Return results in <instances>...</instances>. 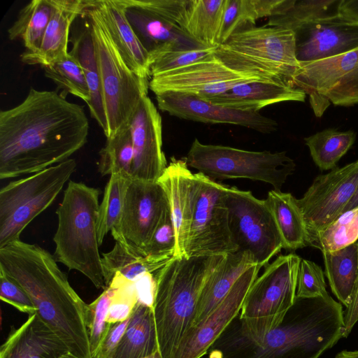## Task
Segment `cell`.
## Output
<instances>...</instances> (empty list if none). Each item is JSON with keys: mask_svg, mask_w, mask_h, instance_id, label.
<instances>
[{"mask_svg": "<svg viewBox=\"0 0 358 358\" xmlns=\"http://www.w3.org/2000/svg\"><path fill=\"white\" fill-rule=\"evenodd\" d=\"M83 108L57 91L31 88L17 106L0 111V179L30 175L68 159L87 142Z\"/></svg>", "mask_w": 358, "mask_h": 358, "instance_id": "6da1fadb", "label": "cell"}, {"mask_svg": "<svg viewBox=\"0 0 358 358\" xmlns=\"http://www.w3.org/2000/svg\"><path fill=\"white\" fill-rule=\"evenodd\" d=\"M57 262L46 250L21 240L0 248V270L25 289L39 317L60 337L70 353L92 358L88 304L75 292Z\"/></svg>", "mask_w": 358, "mask_h": 358, "instance_id": "7a4b0ae2", "label": "cell"}, {"mask_svg": "<svg viewBox=\"0 0 358 358\" xmlns=\"http://www.w3.org/2000/svg\"><path fill=\"white\" fill-rule=\"evenodd\" d=\"M344 334V311L328 294L296 298L282 323L252 342L230 324L212 348L223 358H318Z\"/></svg>", "mask_w": 358, "mask_h": 358, "instance_id": "3957f363", "label": "cell"}, {"mask_svg": "<svg viewBox=\"0 0 358 358\" xmlns=\"http://www.w3.org/2000/svg\"><path fill=\"white\" fill-rule=\"evenodd\" d=\"M225 256L173 257L157 271L152 309L162 358L173 357L193 327L204 284Z\"/></svg>", "mask_w": 358, "mask_h": 358, "instance_id": "277c9868", "label": "cell"}, {"mask_svg": "<svg viewBox=\"0 0 358 358\" xmlns=\"http://www.w3.org/2000/svg\"><path fill=\"white\" fill-rule=\"evenodd\" d=\"M100 191L69 181L56 214L55 257L69 270H76L97 289L106 288L99 252L97 221Z\"/></svg>", "mask_w": 358, "mask_h": 358, "instance_id": "5b68a950", "label": "cell"}, {"mask_svg": "<svg viewBox=\"0 0 358 358\" xmlns=\"http://www.w3.org/2000/svg\"><path fill=\"white\" fill-rule=\"evenodd\" d=\"M81 15L92 36L107 120L106 138L127 126L142 98L148 95V80L128 66L113 42L95 0H85Z\"/></svg>", "mask_w": 358, "mask_h": 358, "instance_id": "8992f818", "label": "cell"}, {"mask_svg": "<svg viewBox=\"0 0 358 358\" xmlns=\"http://www.w3.org/2000/svg\"><path fill=\"white\" fill-rule=\"evenodd\" d=\"M214 54L234 71L289 85L300 65L294 31L277 27L251 26L237 31L217 46Z\"/></svg>", "mask_w": 358, "mask_h": 358, "instance_id": "52a82bcc", "label": "cell"}, {"mask_svg": "<svg viewBox=\"0 0 358 358\" xmlns=\"http://www.w3.org/2000/svg\"><path fill=\"white\" fill-rule=\"evenodd\" d=\"M301 258L290 253L268 264L250 287L236 327L250 341L262 340L277 328L296 300Z\"/></svg>", "mask_w": 358, "mask_h": 358, "instance_id": "ba28073f", "label": "cell"}, {"mask_svg": "<svg viewBox=\"0 0 358 358\" xmlns=\"http://www.w3.org/2000/svg\"><path fill=\"white\" fill-rule=\"evenodd\" d=\"M76 166L69 158L1 187L0 248L20 240L23 230L53 203Z\"/></svg>", "mask_w": 358, "mask_h": 358, "instance_id": "9c48e42d", "label": "cell"}, {"mask_svg": "<svg viewBox=\"0 0 358 358\" xmlns=\"http://www.w3.org/2000/svg\"><path fill=\"white\" fill-rule=\"evenodd\" d=\"M189 167L210 178H248L280 190L296 164L285 151H249L221 145L203 144L195 138L185 157Z\"/></svg>", "mask_w": 358, "mask_h": 358, "instance_id": "30bf717a", "label": "cell"}, {"mask_svg": "<svg viewBox=\"0 0 358 358\" xmlns=\"http://www.w3.org/2000/svg\"><path fill=\"white\" fill-rule=\"evenodd\" d=\"M227 206L230 235L237 251L248 252L257 265L266 266L283 249V243L265 201L250 191L227 187Z\"/></svg>", "mask_w": 358, "mask_h": 358, "instance_id": "8fae6325", "label": "cell"}, {"mask_svg": "<svg viewBox=\"0 0 358 358\" xmlns=\"http://www.w3.org/2000/svg\"><path fill=\"white\" fill-rule=\"evenodd\" d=\"M291 85L308 94L317 117L331 103L341 106L358 103V48L333 57L300 62Z\"/></svg>", "mask_w": 358, "mask_h": 358, "instance_id": "7c38bea8", "label": "cell"}, {"mask_svg": "<svg viewBox=\"0 0 358 358\" xmlns=\"http://www.w3.org/2000/svg\"><path fill=\"white\" fill-rule=\"evenodd\" d=\"M195 177L196 199L185 257L227 255L236 252L229 228L228 186L199 172Z\"/></svg>", "mask_w": 358, "mask_h": 358, "instance_id": "4fadbf2b", "label": "cell"}, {"mask_svg": "<svg viewBox=\"0 0 358 358\" xmlns=\"http://www.w3.org/2000/svg\"><path fill=\"white\" fill-rule=\"evenodd\" d=\"M169 210L166 194L157 181L131 179L120 220L111 235L130 252L145 256V246Z\"/></svg>", "mask_w": 358, "mask_h": 358, "instance_id": "5bb4252c", "label": "cell"}, {"mask_svg": "<svg viewBox=\"0 0 358 358\" xmlns=\"http://www.w3.org/2000/svg\"><path fill=\"white\" fill-rule=\"evenodd\" d=\"M358 189V159L317 176L297 204L310 243L317 234L345 211Z\"/></svg>", "mask_w": 358, "mask_h": 358, "instance_id": "9a60e30c", "label": "cell"}, {"mask_svg": "<svg viewBox=\"0 0 358 358\" xmlns=\"http://www.w3.org/2000/svg\"><path fill=\"white\" fill-rule=\"evenodd\" d=\"M255 80L267 81L229 69L213 53L184 67L152 76L149 88L155 95L172 92L207 99L226 92L238 83Z\"/></svg>", "mask_w": 358, "mask_h": 358, "instance_id": "2e32d148", "label": "cell"}, {"mask_svg": "<svg viewBox=\"0 0 358 358\" xmlns=\"http://www.w3.org/2000/svg\"><path fill=\"white\" fill-rule=\"evenodd\" d=\"M261 268L254 264L240 276L206 319L186 334L172 358H201L207 353L239 315L248 289Z\"/></svg>", "mask_w": 358, "mask_h": 358, "instance_id": "e0dca14e", "label": "cell"}, {"mask_svg": "<svg viewBox=\"0 0 358 358\" xmlns=\"http://www.w3.org/2000/svg\"><path fill=\"white\" fill-rule=\"evenodd\" d=\"M134 157L131 179L156 182L167 167L162 150V122L156 106L144 96L129 122Z\"/></svg>", "mask_w": 358, "mask_h": 358, "instance_id": "ac0fdd59", "label": "cell"}, {"mask_svg": "<svg viewBox=\"0 0 358 358\" xmlns=\"http://www.w3.org/2000/svg\"><path fill=\"white\" fill-rule=\"evenodd\" d=\"M155 96L161 110L180 119L206 124H236L263 134L278 129L275 120L259 112L224 107L188 94L169 92Z\"/></svg>", "mask_w": 358, "mask_h": 358, "instance_id": "d6986e66", "label": "cell"}, {"mask_svg": "<svg viewBox=\"0 0 358 358\" xmlns=\"http://www.w3.org/2000/svg\"><path fill=\"white\" fill-rule=\"evenodd\" d=\"M294 33L299 62L333 57L358 48V22L341 14L303 24Z\"/></svg>", "mask_w": 358, "mask_h": 358, "instance_id": "ffe728a7", "label": "cell"}, {"mask_svg": "<svg viewBox=\"0 0 358 358\" xmlns=\"http://www.w3.org/2000/svg\"><path fill=\"white\" fill-rule=\"evenodd\" d=\"M188 167L185 158L173 157L157 180L169 201L176 236V257H185L196 199L195 173Z\"/></svg>", "mask_w": 358, "mask_h": 358, "instance_id": "44dd1931", "label": "cell"}, {"mask_svg": "<svg viewBox=\"0 0 358 358\" xmlns=\"http://www.w3.org/2000/svg\"><path fill=\"white\" fill-rule=\"evenodd\" d=\"M124 1L127 18L149 53L160 50L208 48L194 40L177 25L146 8L140 0Z\"/></svg>", "mask_w": 358, "mask_h": 358, "instance_id": "7402d4cb", "label": "cell"}, {"mask_svg": "<svg viewBox=\"0 0 358 358\" xmlns=\"http://www.w3.org/2000/svg\"><path fill=\"white\" fill-rule=\"evenodd\" d=\"M69 352L60 337L34 313L9 335L0 358H59Z\"/></svg>", "mask_w": 358, "mask_h": 358, "instance_id": "603a6c76", "label": "cell"}, {"mask_svg": "<svg viewBox=\"0 0 358 358\" xmlns=\"http://www.w3.org/2000/svg\"><path fill=\"white\" fill-rule=\"evenodd\" d=\"M95 1L122 57L138 76L149 80L150 53L127 18L124 0Z\"/></svg>", "mask_w": 358, "mask_h": 358, "instance_id": "cb8c5ba5", "label": "cell"}, {"mask_svg": "<svg viewBox=\"0 0 358 358\" xmlns=\"http://www.w3.org/2000/svg\"><path fill=\"white\" fill-rule=\"evenodd\" d=\"M306 96L303 91L286 83L255 80L238 83L226 92L205 100L230 108L258 112L278 103L303 102Z\"/></svg>", "mask_w": 358, "mask_h": 358, "instance_id": "d4e9b609", "label": "cell"}, {"mask_svg": "<svg viewBox=\"0 0 358 358\" xmlns=\"http://www.w3.org/2000/svg\"><path fill=\"white\" fill-rule=\"evenodd\" d=\"M85 0H55L53 12L41 45L35 52L24 51L21 61L43 68L69 54L68 43L71 24L85 8Z\"/></svg>", "mask_w": 358, "mask_h": 358, "instance_id": "484cf974", "label": "cell"}, {"mask_svg": "<svg viewBox=\"0 0 358 358\" xmlns=\"http://www.w3.org/2000/svg\"><path fill=\"white\" fill-rule=\"evenodd\" d=\"M254 264H256L248 252L236 251L225 256L204 284L193 327L206 319L224 299L240 276Z\"/></svg>", "mask_w": 358, "mask_h": 358, "instance_id": "4316f807", "label": "cell"}, {"mask_svg": "<svg viewBox=\"0 0 358 358\" xmlns=\"http://www.w3.org/2000/svg\"><path fill=\"white\" fill-rule=\"evenodd\" d=\"M281 236L283 249L295 251L309 246V237L296 199L290 193L273 189L264 199Z\"/></svg>", "mask_w": 358, "mask_h": 358, "instance_id": "83f0119b", "label": "cell"}, {"mask_svg": "<svg viewBox=\"0 0 358 358\" xmlns=\"http://www.w3.org/2000/svg\"><path fill=\"white\" fill-rule=\"evenodd\" d=\"M159 352L152 306L137 302L112 358H145Z\"/></svg>", "mask_w": 358, "mask_h": 358, "instance_id": "f1b7e54d", "label": "cell"}, {"mask_svg": "<svg viewBox=\"0 0 358 358\" xmlns=\"http://www.w3.org/2000/svg\"><path fill=\"white\" fill-rule=\"evenodd\" d=\"M227 0H189L182 30L208 48L220 45Z\"/></svg>", "mask_w": 358, "mask_h": 358, "instance_id": "f546056e", "label": "cell"}, {"mask_svg": "<svg viewBox=\"0 0 358 358\" xmlns=\"http://www.w3.org/2000/svg\"><path fill=\"white\" fill-rule=\"evenodd\" d=\"M292 3L293 0H227L220 44L236 31L255 26L260 18L284 14Z\"/></svg>", "mask_w": 358, "mask_h": 358, "instance_id": "4dcf8cb0", "label": "cell"}, {"mask_svg": "<svg viewBox=\"0 0 358 358\" xmlns=\"http://www.w3.org/2000/svg\"><path fill=\"white\" fill-rule=\"evenodd\" d=\"M325 274L333 294L348 308L358 284V241L322 252Z\"/></svg>", "mask_w": 358, "mask_h": 358, "instance_id": "1f68e13d", "label": "cell"}, {"mask_svg": "<svg viewBox=\"0 0 358 358\" xmlns=\"http://www.w3.org/2000/svg\"><path fill=\"white\" fill-rule=\"evenodd\" d=\"M80 62L83 70L90 93L88 106L92 117L103 129L105 136L108 131L107 120L103 106L99 69L94 52V42L90 27L85 29L73 40L70 52Z\"/></svg>", "mask_w": 358, "mask_h": 358, "instance_id": "d6a6232c", "label": "cell"}, {"mask_svg": "<svg viewBox=\"0 0 358 358\" xmlns=\"http://www.w3.org/2000/svg\"><path fill=\"white\" fill-rule=\"evenodd\" d=\"M55 7V0H32L20 11L8 29L10 40H21L27 52L41 46Z\"/></svg>", "mask_w": 358, "mask_h": 358, "instance_id": "836d02e7", "label": "cell"}, {"mask_svg": "<svg viewBox=\"0 0 358 358\" xmlns=\"http://www.w3.org/2000/svg\"><path fill=\"white\" fill-rule=\"evenodd\" d=\"M171 258L138 256L130 252L120 243L115 241L113 248L106 253H103L101 257L106 286H108L117 273L128 280L135 282L145 273L157 272Z\"/></svg>", "mask_w": 358, "mask_h": 358, "instance_id": "e575fe53", "label": "cell"}, {"mask_svg": "<svg viewBox=\"0 0 358 358\" xmlns=\"http://www.w3.org/2000/svg\"><path fill=\"white\" fill-rule=\"evenodd\" d=\"M352 130L345 131L326 129L304 138L311 157L321 171L336 168L340 159L349 150L356 140Z\"/></svg>", "mask_w": 358, "mask_h": 358, "instance_id": "d590c367", "label": "cell"}, {"mask_svg": "<svg viewBox=\"0 0 358 358\" xmlns=\"http://www.w3.org/2000/svg\"><path fill=\"white\" fill-rule=\"evenodd\" d=\"M342 0H293L291 6L280 15L268 19L266 26L296 30L310 22L340 14Z\"/></svg>", "mask_w": 358, "mask_h": 358, "instance_id": "8d00e7d4", "label": "cell"}, {"mask_svg": "<svg viewBox=\"0 0 358 358\" xmlns=\"http://www.w3.org/2000/svg\"><path fill=\"white\" fill-rule=\"evenodd\" d=\"M133 157V142L129 124L106 138L99 152L98 171L102 176L121 174L131 178Z\"/></svg>", "mask_w": 358, "mask_h": 358, "instance_id": "74e56055", "label": "cell"}, {"mask_svg": "<svg viewBox=\"0 0 358 358\" xmlns=\"http://www.w3.org/2000/svg\"><path fill=\"white\" fill-rule=\"evenodd\" d=\"M131 178L121 174L110 176L99 204L97 236L101 245L106 235L118 224L122 212L126 192Z\"/></svg>", "mask_w": 358, "mask_h": 358, "instance_id": "f35d334b", "label": "cell"}, {"mask_svg": "<svg viewBox=\"0 0 358 358\" xmlns=\"http://www.w3.org/2000/svg\"><path fill=\"white\" fill-rule=\"evenodd\" d=\"M358 241V207L343 213L320 231L310 246L323 252L343 249Z\"/></svg>", "mask_w": 358, "mask_h": 358, "instance_id": "ab89813d", "label": "cell"}, {"mask_svg": "<svg viewBox=\"0 0 358 358\" xmlns=\"http://www.w3.org/2000/svg\"><path fill=\"white\" fill-rule=\"evenodd\" d=\"M45 76L64 92L83 99L87 104L90 93L82 66L70 52L67 55L43 67Z\"/></svg>", "mask_w": 358, "mask_h": 358, "instance_id": "60d3db41", "label": "cell"}, {"mask_svg": "<svg viewBox=\"0 0 358 358\" xmlns=\"http://www.w3.org/2000/svg\"><path fill=\"white\" fill-rule=\"evenodd\" d=\"M215 48L160 50L152 52L150 53V76L173 71L201 60L213 54Z\"/></svg>", "mask_w": 358, "mask_h": 358, "instance_id": "b9f144b4", "label": "cell"}, {"mask_svg": "<svg viewBox=\"0 0 358 358\" xmlns=\"http://www.w3.org/2000/svg\"><path fill=\"white\" fill-rule=\"evenodd\" d=\"M113 290L109 285L97 299L88 304L87 329L92 358L98 352L111 325L107 322V316Z\"/></svg>", "mask_w": 358, "mask_h": 358, "instance_id": "7bdbcfd3", "label": "cell"}, {"mask_svg": "<svg viewBox=\"0 0 358 358\" xmlns=\"http://www.w3.org/2000/svg\"><path fill=\"white\" fill-rule=\"evenodd\" d=\"M113 287L107 322L110 324L129 319L138 302L134 282L117 273L109 284Z\"/></svg>", "mask_w": 358, "mask_h": 358, "instance_id": "ee69618b", "label": "cell"}, {"mask_svg": "<svg viewBox=\"0 0 358 358\" xmlns=\"http://www.w3.org/2000/svg\"><path fill=\"white\" fill-rule=\"evenodd\" d=\"M176 236L170 208L155 229L144 250L145 256L171 258L175 256Z\"/></svg>", "mask_w": 358, "mask_h": 358, "instance_id": "f6af8a7d", "label": "cell"}, {"mask_svg": "<svg viewBox=\"0 0 358 358\" xmlns=\"http://www.w3.org/2000/svg\"><path fill=\"white\" fill-rule=\"evenodd\" d=\"M328 294L322 268L313 262L301 259L296 286V298H313Z\"/></svg>", "mask_w": 358, "mask_h": 358, "instance_id": "bcb514c9", "label": "cell"}, {"mask_svg": "<svg viewBox=\"0 0 358 358\" xmlns=\"http://www.w3.org/2000/svg\"><path fill=\"white\" fill-rule=\"evenodd\" d=\"M0 299L29 315L36 309L25 289L13 278L0 270Z\"/></svg>", "mask_w": 358, "mask_h": 358, "instance_id": "7dc6e473", "label": "cell"}, {"mask_svg": "<svg viewBox=\"0 0 358 358\" xmlns=\"http://www.w3.org/2000/svg\"><path fill=\"white\" fill-rule=\"evenodd\" d=\"M140 1L148 10L181 29L189 0H140Z\"/></svg>", "mask_w": 358, "mask_h": 358, "instance_id": "c3c4849f", "label": "cell"}, {"mask_svg": "<svg viewBox=\"0 0 358 358\" xmlns=\"http://www.w3.org/2000/svg\"><path fill=\"white\" fill-rule=\"evenodd\" d=\"M129 319L112 324L94 358H112L128 325Z\"/></svg>", "mask_w": 358, "mask_h": 358, "instance_id": "681fc988", "label": "cell"}, {"mask_svg": "<svg viewBox=\"0 0 358 358\" xmlns=\"http://www.w3.org/2000/svg\"><path fill=\"white\" fill-rule=\"evenodd\" d=\"M134 284L138 296V302L152 307L155 286V278L152 273H145L138 278L134 282Z\"/></svg>", "mask_w": 358, "mask_h": 358, "instance_id": "f907efd6", "label": "cell"}, {"mask_svg": "<svg viewBox=\"0 0 358 358\" xmlns=\"http://www.w3.org/2000/svg\"><path fill=\"white\" fill-rule=\"evenodd\" d=\"M358 321V284L351 302L344 311V334L347 337Z\"/></svg>", "mask_w": 358, "mask_h": 358, "instance_id": "816d5d0a", "label": "cell"}, {"mask_svg": "<svg viewBox=\"0 0 358 358\" xmlns=\"http://www.w3.org/2000/svg\"><path fill=\"white\" fill-rule=\"evenodd\" d=\"M339 12L343 16L358 22V0H342Z\"/></svg>", "mask_w": 358, "mask_h": 358, "instance_id": "f5cc1de1", "label": "cell"}, {"mask_svg": "<svg viewBox=\"0 0 358 358\" xmlns=\"http://www.w3.org/2000/svg\"><path fill=\"white\" fill-rule=\"evenodd\" d=\"M334 358H358V350H343L336 355Z\"/></svg>", "mask_w": 358, "mask_h": 358, "instance_id": "db71d44e", "label": "cell"}, {"mask_svg": "<svg viewBox=\"0 0 358 358\" xmlns=\"http://www.w3.org/2000/svg\"><path fill=\"white\" fill-rule=\"evenodd\" d=\"M357 207H358V189H357L355 194L354 195V196L352 197V199L350 201V203L346 206L344 213H345V212H347L348 210H352L353 208H355Z\"/></svg>", "mask_w": 358, "mask_h": 358, "instance_id": "11a10c76", "label": "cell"}, {"mask_svg": "<svg viewBox=\"0 0 358 358\" xmlns=\"http://www.w3.org/2000/svg\"><path fill=\"white\" fill-rule=\"evenodd\" d=\"M201 358H223L220 350L216 348H211V350L207 357Z\"/></svg>", "mask_w": 358, "mask_h": 358, "instance_id": "9f6ffc18", "label": "cell"}, {"mask_svg": "<svg viewBox=\"0 0 358 358\" xmlns=\"http://www.w3.org/2000/svg\"><path fill=\"white\" fill-rule=\"evenodd\" d=\"M59 358H79L73 354L70 353L69 352L64 354V355L61 356Z\"/></svg>", "mask_w": 358, "mask_h": 358, "instance_id": "6f0895ef", "label": "cell"}, {"mask_svg": "<svg viewBox=\"0 0 358 358\" xmlns=\"http://www.w3.org/2000/svg\"><path fill=\"white\" fill-rule=\"evenodd\" d=\"M145 358H162V357L160 355L159 352H157L156 353H155L148 357H145Z\"/></svg>", "mask_w": 358, "mask_h": 358, "instance_id": "680465c9", "label": "cell"}]
</instances>
